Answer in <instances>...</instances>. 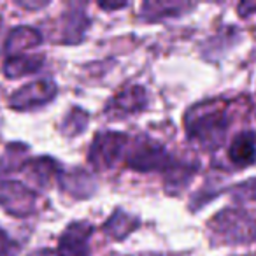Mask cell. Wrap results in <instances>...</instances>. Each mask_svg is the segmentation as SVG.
I'll return each instance as SVG.
<instances>
[{
    "label": "cell",
    "mask_w": 256,
    "mask_h": 256,
    "mask_svg": "<svg viewBox=\"0 0 256 256\" xmlns=\"http://www.w3.org/2000/svg\"><path fill=\"white\" fill-rule=\"evenodd\" d=\"M228 120L223 110H204V114L193 118L188 126V132L206 150L220 148L226 134Z\"/></svg>",
    "instance_id": "1"
},
{
    "label": "cell",
    "mask_w": 256,
    "mask_h": 256,
    "mask_svg": "<svg viewBox=\"0 0 256 256\" xmlns=\"http://www.w3.org/2000/svg\"><path fill=\"white\" fill-rule=\"evenodd\" d=\"M36 195L26 186L16 181L0 182V206L14 216H26L32 212Z\"/></svg>",
    "instance_id": "2"
},
{
    "label": "cell",
    "mask_w": 256,
    "mask_h": 256,
    "mask_svg": "<svg viewBox=\"0 0 256 256\" xmlns=\"http://www.w3.org/2000/svg\"><path fill=\"white\" fill-rule=\"evenodd\" d=\"M56 93V86L51 81H37L30 82L25 88L18 90L12 95L11 106L14 109H30V107L42 106V104L50 102Z\"/></svg>",
    "instance_id": "3"
},
{
    "label": "cell",
    "mask_w": 256,
    "mask_h": 256,
    "mask_svg": "<svg viewBox=\"0 0 256 256\" xmlns=\"http://www.w3.org/2000/svg\"><path fill=\"white\" fill-rule=\"evenodd\" d=\"M126 144V136L123 134H102L95 139L93 142V150L90 153V160L95 165H104V167H109L114 164L118 156H120V151L123 150V146Z\"/></svg>",
    "instance_id": "4"
},
{
    "label": "cell",
    "mask_w": 256,
    "mask_h": 256,
    "mask_svg": "<svg viewBox=\"0 0 256 256\" xmlns=\"http://www.w3.org/2000/svg\"><path fill=\"white\" fill-rule=\"evenodd\" d=\"M170 158L162 146H154L153 142H146L128 158V165L136 170H154V168L167 167Z\"/></svg>",
    "instance_id": "5"
},
{
    "label": "cell",
    "mask_w": 256,
    "mask_h": 256,
    "mask_svg": "<svg viewBox=\"0 0 256 256\" xmlns=\"http://www.w3.org/2000/svg\"><path fill=\"white\" fill-rule=\"evenodd\" d=\"M228 156H230L232 164L237 165V167L251 165L256 160V134H238L234 139V142H232Z\"/></svg>",
    "instance_id": "6"
},
{
    "label": "cell",
    "mask_w": 256,
    "mask_h": 256,
    "mask_svg": "<svg viewBox=\"0 0 256 256\" xmlns=\"http://www.w3.org/2000/svg\"><path fill=\"white\" fill-rule=\"evenodd\" d=\"M92 234V228L84 224H72L67 228L60 240V256H84L86 237Z\"/></svg>",
    "instance_id": "7"
},
{
    "label": "cell",
    "mask_w": 256,
    "mask_h": 256,
    "mask_svg": "<svg viewBox=\"0 0 256 256\" xmlns=\"http://www.w3.org/2000/svg\"><path fill=\"white\" fill-rule=\"evenodd\" d=\"M40 42V34L34 28H28V26H20L14 32H11L8 39V44H6V50L11 56H16L22 51L28 50V48H34Z\"/></svg>",
    "instance_id": "8"
},
{
    "label": "cell",
    "mask_w": 256,
    "mask_h": 256,
    "mask_svg": "<svg viewBox=\"0 0 256 256\" xmlns=\"http://www.w3.org/2000/svg\"><path fill=\"white\" fill-rule=\"evenodd\" d=\"M40 65H42V56L40 54H30V56L16 54V56H9V60L4 65V70L9 78H20V76L36 72Z\"/></svg>",
    "instance_id": "9"
},
{
    "label": "cell",
    "mask_w": 256,
    "mask_h": 256,
    "mask_svg": "<svg viewBox=\"0 0 256 256\" xmlns=\"http://www.w3.org/2000/svg\"><path fill=\"white\" fill-rule=\"evenodd\" d=\"M114 106L116 109H124V110H136L140 109L144 106V92L140 88H132L123 92L120 96H116L114 100Z\"/></svg>",
    "instance_id": "10"
},
{
    "label": "cell",
    "mask_w": 256,
    "mask_h": 256,
    "mask_svg": "<svg viewBox=\"0 0 256 256\" xmlns=\"http://www.w3.org/2000/svg\"><path fill=\"white\" fill-rule=\"evenodd\" d=\"M12 254H14V242L0 228V256H12Z\"/></svg>",
    "instance_id": "11"
}]
</instances>
